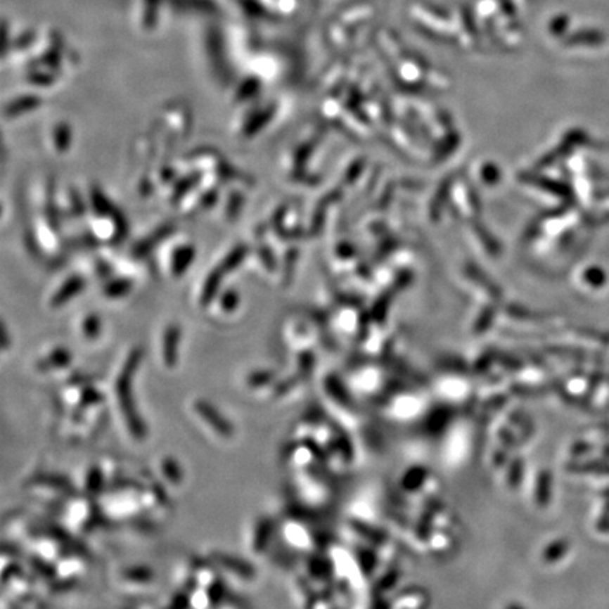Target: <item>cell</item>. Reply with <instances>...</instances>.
I'll list each match as a JSON object with an SVG mask.
<instances>
[{
  "label": "cell",
  "instance_id": "6da1fadb",
  "mask_svg": "<svg viewBox=\"0 0 609 609\" xmlns=\"http://www.w3.org/2000/svg\"><path fill=\"white\" fill-rule=\"evenodd\" d=\"M141 363V352L139 349L133 350L123 364V368L116 380V402L119 405V411L123 416V421L126 422L129 433L141 440L146 436V426L144 422L137 412L136 402H134V387H133V378L137 373V368Z\"/></svg>",
  "mask_w": 609,
  "mask_h": 609
},
{
  "label": "cell",
  "instance_id": "7a4b0ae2",
  "mask_svg": "<svg viewBox=\"0 0 609 609\" xmlns=\"http://www.w3.org/2000/svg\"><path fill=\"white\" fill-rule=\"evenodd\" d=\"M143 491L144 488H140L137 484L132 482L116 485L112 489L106 488L99 495L102 496L101 512L112 520L134 518L139 512L144 511Z\"/></svg>",
  "mask_w": 609,
  "mask_h": 609
},
{
  "label": "cell",
  "instance_id": "3957f363",
  "mask_svg": "<svg viewBox=\"0 0 609 609\" xmlns=\"http://www.w3.org/2000/svg\"><path fill=\"white\" fill-rule=\"evenodd\" d=\"M61 519L70 530L75 533L85 532L95 520V509L91 499L86 496L68 499V502L64 505Z\"/></svg>",
  "mask_w": 609,
  "mask_h": 609
},
{
  "label": "cell",
  "instance_id": "277c9868",
  "mask_svg": "<svg viewBox=\"0 0 609 609\" xmlns=\"http://www.w3.org/2000/svg\"><path fill=\"white\" fill-rule=\"evenodd\" d=\"M193 411L196 416L205 422L212 432H214L222 439H230L234 435L233 425L222 415L219 409H216L212 404L205 399H198L193 404Z\"/></svg>",
  "mask_w": 609,
  "mask_h": 609
},
{
  "label": "cell",
  "instance_id": "5b68a950",
  "mask_svg": "<svg viewBox=\"0 0 609 609\" xmlns=\"http://www.w3.org/2000/svg\"><path fill=\"white\" fill-rule=\"evenodd\" d=\"M85 571V561L75 553H64L61 558L54 564L53 574L56 578L64 582H71L82 575Z\"/></svg>",
  "mask_w": 609,
  "mask_h": 609
},
{
  "label": "cell",
  "instance_id": "8992f818",
  "mask_svg": "<svg viewBox=\"0 0 609 609\" xmlns=\"http://www.w3.org/2000/svg\"><path fill=\"white\" fill-rule=\"evenodd\" d=\"M72 364V354L65 347H54L49 350L37 363V368L44 374H53L70 368Z\"/></svg>",
  "mask_w": 609,
  "mask_h": 609
},
{
  "label": "cell",
  "instance_id": "52a82bcc",
  "mask_svg": "<svg viewBox=\"0 0 609 609\" xmlns=\"http://www.w3.org/2000/svg\"><path fill=\"white\" fill-rule=\"evenodd\" d=\"M181 340V329L177 325H169L165 329L161 345V359L167 368H174L178 363V349Z\"/></svg>",
  "mask_w": 609,
  "mask_h": 609
},
{
  "label": "cell",
  "instance_id": "ba28073f",
  "mask_svg": "<svg viewBox=\"0 0 609 609\" xmlns=\"http://www.w3.org/2000/svg\"><path fill=\"white\" fill-rule=\"evenodd\" d=\"M283 539L293 547L308 549L311 546V534L308 529L296 522H288L282 530Z\"/></svg>",
  "mask_w": 609,
  "mask_h": 609
},
{
  "label": "cell",
  "instance_id": "9c48e42d",
  "mask_svg": "<svg viewBox=\"0 0 609 609\" xmlns=\"http://www.w3.org/2000/svg\"><path fill=\"white\" fill-rule=\"evenodd\" d=\"M85 282L82 278L78 276H72L68 281H65V283L56 292V295L51 299V304L54 308H60L64 307V303L70 302L74 296H77L82 288H84Z\"/></svg>",
  "mask_w": 609,
  "mask_h": 609
},
{
  "label": "cell",
  "instance_id": "30bf717a",
  "mask_svg": "<svg viewBox=\"0 0 609 609\" xmlns=\"http://www.w3.org/2000/svg\"><path fill=\"white\" fill-rule=\"evenodd\" d=\"M216 563H217V565L224 568L227 572L236 574V577H241L247 581L250 578H252V575H254V570L248 565V563H245L240 558H234V557H229V556H216Z\"/></svg>",
  "mask_w": 609,
  "mask_h": 609
},
{
  "label": "cell",
  "instance_id": "8fae6325",
  "mask_svg": "<svg viewBox=\"0 0 609 609\" xmlns=\"http://www.w3.org/2000/svg\"><path fill=\"white\" fill-rule=\"evenodd\" d=\"M122 579L123 582L132 585V586H146L150 585L154 579V574L148 567H143V565H136L132 568H127L123 571L122 574Z\"/></svg>",
  "mask_w": 609,
  "mask_h": 609
},
{
  "label": "cell",
  "instance_id": "7c38bea8",
  "mask_svg": "<svg viewBox=\"0 0 609 609\" xmlns=\"http://www.w3.org/2000/svg\"><path fill=\"white\" fill-rule=\"evenodd\" d=\"M102 332V322L98 315L89 314L81 323V335L88 342H94L101 336Z\"/></svg>",
  "mask_w": 609,
  "mask_h": 609
},
{
  "label": "cell",
  "instance_id": "4fadbf2b",
  "mask_svg": "<svg viewBox=\"0 0 609 609\" xmlns=\"http://www.w3.org/2000/svg\"><path fill=\"white\" fill-rule=\"evenodd\" d=\"M161 471L164 478L174 484L178 485L179 482H182V468L179 466V463L177 460H174L172 457H165L161 463Z\"/></svg>",
  "mask_w": 609,
  "mask_h": 609
},
{
  "label": "cell",
  "instance_id": "5bb4252c",
  "mask_svg": "<svg viewBox=\"0 0 609 609\" xmlns=\"http://www.w3.org/2000/svg\"><path fill=\"white\" fill-rule=\"evenodd\" d=\"M247 387H250L251 390H261L269 385V383H272V373L269 371H254L251 373L247 380Z\"/></svg>",
  "mask_w": 609,
  "mask_h": 609
},
{
  "label": "cell",
  "instance_id": "9a60e30c",
  "mask_svg": "<svg viewBox=\"0 0 609 609\" xmlns=\"http://www.w3.org/2000/svg\"><path fill=\"white\" fill-rule=\"evenodd\" d=\"M269 533H271V525L268 522L261 520L257 523V526L254 529V537H252L254 550L264 549V546L269 537Z\"/></svg>",
  "mask_w": 609,
  "mask_h": 609
},
{
  "label": "cell",
  "instance_id": "2e32d148",
  "mask_svg": "<svg viewBox=\"0 0 609 609\" xmlns=\"http://www.w3.org/2000/svg\"><path fill=\"white\" fill-rule=\"evenodd\" d=\"M219 299L220 311L223 314H233L238 308V295L231 289H227L224 293H222Z\"/></svg>",
  "mask_w": 609,
  "mask_h": 609
},
{
  "label": "cell",
  "instance_id": "e0dca14e",
  "mask_svg": "<svg viewBox=\"0 0 609 609\" xmlns=\"http://www.w3.org/2000/svg\"><path fill=\"white\" fill-rule=\"evenodd\" d=\"M129 289H130V282L126 279H122V281H116V282L110 283L106 288V295L112 299H116V297L124 296L129 292Z\"/></svg>",
  "mask_w": 609,
  "mask_h": 609
},
{
  "label": "cell",
  "instance_id": "ac0fdd59",
  "mask_svg": "<svg viewBox=\"0 0 609 609\" xmlns=\"http://www.w3.org/2000/svg\"><path fill=\"white\" fill-rule=\"evenodd\" d=\"M568 550V541L567 540H557L556 543H553L549 549H547V558L549 560H558L560 557H563Z\"/></svg>",
  "mask_w": 609,
  "mask_h": 609
},
{
  "label": "cell",
  "instance_id": "d6986e66",
  "mask_svg": "<svg viewBox=\"0 0 609 609\" xmlns=\"http://www.w3.org/2000/svg\"><path fill=\"white\" fill-rule=\"evenodd\" d=\"M596 527L599 529V532L609 533V501L603 506V512L596 522Z\"/></svg>",
  "mask_w": 609,
  "mask_h": 609
},
{
  "label": "cell",
  "instance_id": "ffe728a7",
  "mask_svg": "<svg viewBox=\"0 0 609 609\" xmlns=\"http://www.w3.org/2000/svg\"><path fill=\"white\" fill-rule=\"evenodd\" d=\"M603 495H605V498H609V488L603 492Z\"/></svg>",
  "mask_w": 609,
  "mask_h": 609
}]
</instances>
